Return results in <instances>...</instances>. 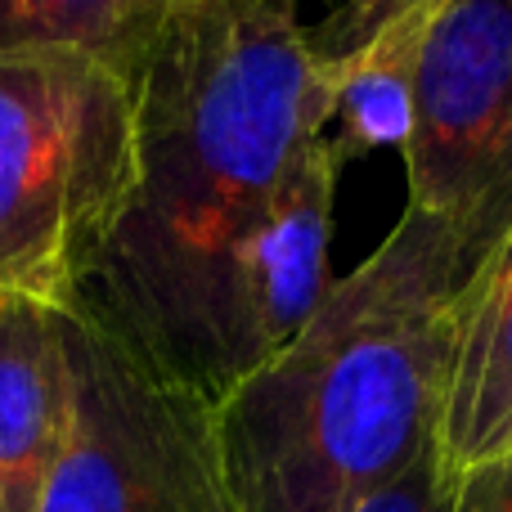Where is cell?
Wrapping results in <instances>:
<instances>
[{
  "label": "cell",
  "instance_id": "1",
  "mask_svg": "<svg viewBox=\"0 0 512 512\" xmlns=\"http://www.w3.org/2000/svg\"><path fill=\"white\" fill-rule=\"evenodd\" d=\"M297 0H185L135 72V189L68 306L158 369L203 279L328 135Z\"/></svg>",
  "mask_w": 512,
  "mask_h": 512
},
{
  "label": "cell",
  "instance_id": "2",
  "mask_svg": "<svg viewBox=\"0 0 512 512\" xmlns=\"http://www.w3.org/2000/svg\"><path fill=\"white\" fill-rule=\"evenodd\" d=\"M508 225L405 207L310 324L216 400L234 512H351L441 441L468 283Z\"/></svg>",
  "mask_w": 512,
  "mask_h": 512
},
{
  "label": "cell",
  "instance_id": "3",
  "mask_svg": "<svg viewBox=\"0 0 512 512\" xmlns=\"http://www.w3.org/2000/svg\"><path fill=\"white\" fill-rule=\"evenodd\" d=\"M135 167V77L86 54L0 59V297L68 306Z\"/></svg>",
  "mask_w": 512,
  "mask_h": 512
},
{
  "label": "cell",
  "instance_id": "4",
  "mask_svg": "<svg viewBox=\"0 0 512 512\" xmlns=\"http://www.w3.org/2000/svg\"><path fill=\"white\" fill-rule=\"evenodd\" d=\"M72 423L41 512H234L212 405L63 306Z\"/></svg>",
  "mask_w": 512,
  "mask_h": 512
},
{
  "label": "cell",
  "instance_id": "5",
  "mask_svg": "<svg viewBox=\"0 0 512 512\" xmlns=\"http://www.w3.org/2000/svg\"><path fill=\"white\" fill-rule=\"evenodd\" d=\"M337 176L342 167L324 135L212 265L158 364L162 378L216 405L310 324L333 288L328 234Z\"/></svg>",
  "mask_w": 512,
  "mask_h": 512
},
{
  "label": "cell",
  "instance_id": "6",
  "mask_svg": "<svg viewBox=\"0 0 512 512\" xmlns=\"http://www.w3.org/2000/svg\"><path fill=\"white\" fill-rule=\"evenodd\" d=\"M409 207L459 225L512 216V0H445L418 32Z\"/></svg>",
  "mask_w": 512,
  "mask_h": 512
},
{
  "label": "cell",
  "instance_id": "7",
  "mask_svg": "<svg viewBox=\"0 0 512 512\" xmlns=\"http://www.w3.org/2000/svg\"><path fill=\"white\" fill-rule=\"evenodd\" d=\"M72 423L63 306L0 297V512H41Z\"/></svg>",
  "mask_w": 512,
  "mask_h": 512
},
{
  "label": "cell",
  "instance_id": "8",
  "mask_svg": "<svg viewBox=\"0 0 512 512\" xmlns=\"http://www.w3.org/2000/svg\"><path fill=\"white\" fill-rule=\"evenodd\" d=\"M512 445V225L481 256L463 301L441 418L445 468L463 472Z\"/></svg>",
  "mask_w": 512,
  "mask_h": 512
},
{
  "label": "cell",
  "instance_id": "9",
  "mask_svg": "<svg viewBox=\"0 0 512 512\" xmlns=\"http://www.w3.org/2000/svg\"><path fill=\"white\" fill-rule=\"evenodd\" d=\"M167 14L158 0H0V59L86 54L135 77Z\"/></svg>",
  "mask_w": 512,
  "mask_h": 512
},
{
  "label": "cell",
  "instance_id": "10",
  "mask_svg": "<svg viewBox=\"0 0 512 512\" xmlns=\"http://www.w3.org/2000/svg\"><path fill=\"white\" fill-rule=\"evenodd\" d=\"M423 27H405L355 59L324 68L333 86V122L337 131L328 135L337 167H351L355 158H369L378 149L405 153L409 131H414V54ZM328 122V126H333Z\"/></svg>",
  "mask_w": 512,
  "mask_h": 512
},
{
  "label": "cell",
  "instance_id": "11",
  "mask_svg": "<svg viewBox=\"0 0 512 512\" xmlns=\"http://www.w3.org/2000/svg\"><path fill=\"white\" fill-rule=\"evenodd\" d=\"M441 5L445 0H337V9L324 14V23L306 32V45L319 68H337L382 36L423 27Z\"/></svg>",
  "mask_w": 512,
  "mask_h": 512
},
{
  "label": "cell",
  "instance_id": "12",
  "mask_svg": "<svg viewBox=\"0 0 512 512\" xmlns=\"http://www.w3.org/2000/svg\"><path fill=\"white\" fill-rule=\"evenodd\" d=\"M450 481H454V472L445 468L441 441H436L405 477L391 481L387 490H378L364 504H355L351 512H445L450 508Z\"/></svg>",
  "mask_w": 512,
  "mask_h": 512
},
{
  "label": "cell",
  "instance_id": "13",
  "mask_svg": "<svg viewBox=\"0 0 512 512\" xmlns=\"http://www.w3.org/2000/svg\"><path fill=\"white\" fill-rule=\"evenodd\" d=\"M445 512H512V445L495 459L454 472Z\"/></svg>",
  "mask_w": 512,
  "mask_h": 512
},
{
  "label": "cell",
  "instance_id": "14",
  "mask_svg": "<svg viewBox=\"0 0 512 512\" xmlns=\"http://www.w3.org/2000/svg\"><path fill=\"white\" fill-rule=\"evenodd\" d=\"M158 5H167V9H176V5H185V0H158Z\"/></svg>",
  "mask_w": 512,
  "mask_h": 512
}]
</instances>
